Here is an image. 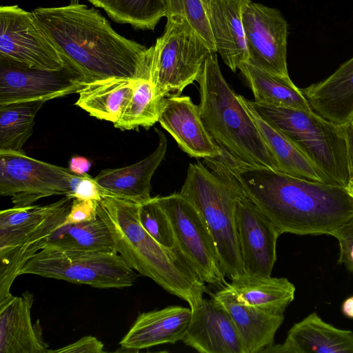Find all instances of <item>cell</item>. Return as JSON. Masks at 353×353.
<instances>
[{
	"mask_svg": "<svg viewBox=\"0 0 353 353\" xmlns=\"http://www.w3.org/2000/svg\"><path fill=\"white\" fill-rule=\"evenodd\" d=\"M0 58L32 68L57 70L66 64L32 12L0 8Z\"/></svg>",
	"mask_w": 353,
	"mask_h": 353,
	"instance_id": "7c38bea8",
	"label": "cell"
},
{
	"mask_svg": "<svg viewBox=\"0 0 353 353\" xmlns=\"http://www.w3.org/2000/svg\"><path fill=\"white\" fill-rule=\"evenodd\" d=\"M165 2L167 19L177 17L185 20L207 43L210 48L216 52L207 10L203 0H165Z\"/></svg>",
	"mask_w": 353,
	"mask_h": 353,
	"instance_id": "d6a6232c",
	"label": "cell"
},
{
	"mask_svg": "<svg viewBox=\"0 0 353 353\" xmlns=\"http://www.w3.org/2000/svg\"><path fill=\"white\" fill-rule=\"evenodd\" d=\"M163 99L157 97L150 78L141 79L129 103L121 117L113 123L114 126L121 130L152 126L159 121Z\"/></svg>",
	"mask_w": 353,
	"mask_h": 353,
	"instance_id": "4dcf8cb0",
	"label": "cell"
},
{
	"mask_svg": "<svg viewBox=\"0 0 353 353\" xmlns=\"http://www.w3.org/2000/svg\"><path fill=\"white\" fill-rule=\"evenodd\" d=\"M141 79L108 78L85 83L76 105L101 119L117 122L129 103Z\"/></svg>",
	"mask_w": 353,
	"mask_h": 353,
	"instance_id": "484cf974",
	"label": "cell"
},
{
	"mask_svg": "<svg viewBox=\"0 0 353 353\" xmlns=\"http://www.w3.org/2000/svg\"><path fill=\"white\" fill-rule=\"evenodd\" d=\"M192 310L183 343L201 353H244L238 332L227 312L211 299Z\"/></svg>",
	"mask_w": 353,
	"mask_h": 353,
	"instance_id": "e0dca14e",
	"label": "cell"
},
{
	"mask_svg": "<svg viewBox=\"0 0 353 353\" xmlns=\"http://www.w3.org/2000/svg\"><path fill=\"white\" fill-rule=\"evenodd\" d=\"M331 235L339 241L338 263L344 265L353 274V218L334 230Z\"/></svg>",
	"mask_w": 353,
	"mask_h": 353,
	"instance_id": "e575fe53",
	"label": "cell"
},
{
	"mask_svg": "<svg viewBox=\"0 0 353 353\" xmlns=\"http://www.w3.org/2000/svg\"><path fill=\"white\" fill-rule=\"evenodd\" d=\"M70 193L66 196L71 199H92L99 201L105 194L88 174H77L71 181Z\"/></svg>",
	"mask_w": 353,
	"mask_h": 353,
	"instance_id": "d590c367",
	"label": "cell"
},
{
	"mask_svg": "<svg viewBox=\"0 0 353 353\" xmlns=\"http://www.w3.org/2000/svg\"><path fill=\"white\" fill-rule=\"evenodd\" d=\"M211 299L230 316L240 336L244 353H258L274 343L284 315L249 305L238 299L226 283Z\"/></svg>",
	"mask_w": 353,
	"mask_h": 353,
	"instance_id": "ac0fdd59",
	"label": "cell"
},
{
	"mask_svg": "<svg viewBox=\"0 0 353 353\" xmlns=\"http://www.w3.org/2000/svg\"><path fill=\"white\" fill-rule=\"evenodd\" d=\"M139 217L143 228L160 244L176 249V241L170 219L157 196L139 204Z\"/></svg>",
	"mask_w": 353,
	"mask_h": 353,
	"instance_id": "836d02e7",
	"label": "cell"
},
{
	"mask_svg": "<svg viewBox=\"0 0 353 353\" xmlns=\"http://www.w3.org/2000/svg\"><path fill=\"white\" fill-rule=\"evenodd\" d=\"M158 145L154 151L143 160L132 165L101 170L94 180L105 195L130 200L138 204L148 201L152 177L163 160L168 148L165 134L155 129Z\"/></svg>",
	"mask_w": 353,
	"mask_h": 353,
	"instance_id": "44dd1931",
	"label": "cell"
},
{
	"mask_svg": "<svg viewBox=\"0 0 353 353\" xmlns=\"http://www.w3.org/2000/svg\"><path fill=\"white\" fill-rule=\"evenodd\" d=\"M227 284L241 301L274 314H283L294 298L295 287L286 278L243 272Z\"/></svg>",
	"mask_w": 353,
	"mask_h": 353,
	"instance_id": "4316f807",
	"label": "cell"
},
{
	"mask_svg": "<svg viewBox=\"0 0 353 353\" xmlns=\"http://www.w3.org/2000/svg\"><path fill=\"white\" fill-rule=\"evenodd\" d=\"M98 201L92 199H72L70 208L61 225L90 221L97 216Z\"/></svg>",
	"mask_w": 353,
	"mask_h": 353,
	"instance_id": "8d00e7d4",
	"label": "cell"
},
{
	"mask_svg": "<svg viewBox=\"0 0 353 353\" xmlns=\"http://www.w3.org/2000/svg\"><path fill=\"white\" fill-rule=\"evenodd\" d=\"M259 103L303 110H312L301 90L290 79L270 73L248 62L239 67Z\"/></svg>",
	"mask_w": 353,
	"mask_h": 353,
	"instance_id": "83f0119b",
	"label": "cell"
},
{
	"mask_svg": "<svg viewBox=\"0 0 353 353\" xmlns=\"http://www.w3.org/2000/svg\"><path fill=\"white\" fill-rule=\"evenodd\" d=\"M77 174L26 155L23 151H0V194L11 196L14 207L33 205L53 195L68 196Z\"/></svg>",
	"mask_w": 353,
	"mask_h": 353,
	"instance_id": "8fae6325",
	"label": "cell"
},
{
	"mask_svg": "<svg viewBox=\"0 0 353 353\" xmlns=\"http://www.w3.org/2000/svg\"><path fill=\"white\" fill-rule=\"evenodd\" d=\"M266 146L274 157L278 170L296 177L332 183L301 150L283 132L259 115L245 101Z\"/></svg>",
	"mask_w": 353,
	"mask_h": 353,
	"instance_id": "d4e9b609",
	"label": "cell"
},
{
	"mask_svg": "<svg viewBox=\"0 0 353 353\" xmlns=\"http://www.w3.org/2000/svg\"><path fill=\"white\" fill-rule=\"evenodd\" d=\"M72 201L65 196L45 205L14 206L0 212V301L12 294L10 288L22 268L61 225Z\"/></svg>",
	"mask_w": 353,
	"mask_h": 353,
	"instance_id": "8992f818",
	"label": "cell"
},
{
	"mask_svg": "<svg viewBox=\"0 0 353 353\" xmlns=\"http://www.w3.org/2000/svg\"><path fill=\"white\" fill-rule=\"evenodd\" d=\"M205 6L207 4L209 0H203Z\"/></svg>",
	"mask_w": 353,
	"mask_h": 353,
	"instance_id": "f6af8a7d",
	"label": "cell"
},
{
	"mask_svg": "<svg viewBox=\"0 0 353 353\" xmlns=\"http://www.w3.org/2000/svg\"><path fill=\"white\" fill-rule=\"evenodd\" d=\"M343 314L350 319H353V296L346 299L342 304Z\"/></svg>",
	"mask_w": 353,
	"mask_h": 353,
	"instance_id": "60d3db41",
	"label": "cell"
},
{
	"mask_svg": "<svg viewBox=\"0 0 353 353\" xmlns=\"http://www.w3.org/2000/svg\"><path fill=\"white\" fill-rule=\"evenodd\" d=\"M236 222L244 272L271 276L281 234L243 194L236 208Z\"/></svg>",
	"mask_w": 353,
	"mask_h": 353,
	"instance_id": "9a60e30c",
	"label": "cell"
},
{
	"mask_svg": "<svg viewBox=\"0 0 353 353\" xmlns=\"http://www.w3.org/2000/svg\"><path fill=\"white\" fill-rule=\"evenodd\" d=\"M38 24L85 83L108 78H150L152 48L116 32L94 8L70 3L38 8Z\"/></svg>",
	"mask_w": 353,
	"mask_h": 353,
	"instance_id": "7a4b0ae2",
	"label": "cell"
},
{
	"mask_svg": "<svg viewBox=\"0 0 353 353\" xmlns=\"http://www.w3.org/2000/svg\"><path fill=\"white\" fill-rule=\"evenodd\" d=\"M96 7L103 8L108 0H88Z\"/></svg>",
	"mask_w": 353,
	"mask_h": 353,
	"instance_id": "b9f144b4",
	"label": "cell"
},
{
	"mask_svg": "<svg viewBox=\"0 0 353 353\" xmlns=\"http://www.w3.org/2000/svg\"><path fill=\"white\" fill-rule=\"evenodd\" d=\"M71 1V3H79V0H70Z\"/></svg>",
	"mask_w": 353,
	"mask_h": 353,
	"instance_id": "ee69618b",
	"label": "cell"
},
{
	"mask_svg": "<svg viewBox=\"0 0 353 353\" xmlns=\"http://www.w3.org/2000/svg\"><path fill=\"white\" fill-rule=\"evenodd\" d=\"M191 316L190 307L180 305L141 312L120 341L121 349L125 352H139L182 341Z\"/></svg>",
	"mask_w": 353,
	"mask_h": 353,
	"instance_id": "ffe728a7",
	"label": "cell"
},
{
	"mask_svg": "<svg viewBox=\"0 0 353 353\" xmlns=\"http://www.w3.org/2000/svg\"><path fill=\"white\" fill-rule=\"evenodd\" d=\"M245 101L287 135L332 183L347 187L350 174L343 125L313 110L259 103L245 98Z\"/></svg>",
	"mask_w": 353,
	"mask_h": 353,
	"instance_id": "5b68a950",
	"label": "cell"
},
{
	"mask_svg": "<svg viewBox=\"0 0 353 353\" xmlns=\"http://www.w3.org/2000/svg\"><path fill=\"white\" fill-rule=\"evenodd\" d=\"M34 295L26 290L0 301V353H46L39 320H31Z\"/></svg>",
	"mask_w": 353,
	"mask_h": 353,
	"instance_id": "d6986e66",
	"label": "cell"
},
{
	"mask_svg": "<svg viewBox=\"0 0 353 353\" xmlns=\"http://www.w3.org/2000/svg\"><path fill=\"white\" fill-rule=\"evenodd\" d=\"M139 208L130 200L105 195L98 201L97 214L108 228L117 253L132 269L193 309L203 299L205 282L176 248L162 245L143 228Z\"/></svg>",
	"mask_w": 353,
	"mask_h": 353,
	"instance_id": "3957f363",
	"label": "cell"
},
{
	"mask_svg": "<svg viewBox=\"0 0 353 353\" xmlns=\"http://www.w3.org/2000/svg\"><path fill=\"white\" fill-rule=\"evenodd\" d=\"M34 274L97 288L132 286L137 275L118 253L46 248L22 268L19 276Z\"/></svg>",
	"mask_w": 353,
	"mask_h": 353,
	"instance_id": "9c48e42d",
	"label": "cell"
},
{
	"mask_svg": "<svg viewBox=\"0 0 353 353\" xmlns=\"http://www.w3.org/2000/svg\"><path fill=\"white\" fill-rule=\"evenodd\" d=\"M301 90L315 112L346 125L353 120V57L327 79Z\"/></svg>",
	"mask_w": 353,
	"mask_h": 353,
	"instance_id": "cb8c5ba5",
	"label": "cell"
},
{
	"mask_svg": "<svg viewBox=\"0 0 353 353\" xmlns=\"http://www.w3.org/2000/svg\"><path fill=\"white\" fill-rule=\"evenodd\" d=\"M250 64L290 79L287 65L288 23L281 12L250 1L242 13Z\"/></svg>",
	"mask_w": 353,
	"mask_h": 353,
	"instance_id": "5bb4252c",
	"label": "cell"
},
{
	"mask_svg": "<svg viewBox=\"0 0 353 353\" xmlns=\"http://www.w3.org/2000/svg\"><path fill=\"white\" fill-rule=\"evenodd\" d=\"M251 0H209L205 8L219 52L232 72L248 62L242 13Z\"/></svg>",
	"mask_w": 353,
	"mask_h": 353,
	"instance_id": "603a6c76",
	"label": "cell"
},
{
	"mask_svg": "<svg viewBox=\"0 0 353 353\" xmlns=\"http://www.w3.org/2000/svg\"><path fill=\"white\" fill-rule=\"evenodd\" d=\"M44 101L0 105V151H22L33 132L34 118Z\"/></svg>",
	"mask_w": 353,
	"mask_h": 353,
	"instance_id": "f546056e",
	"label": "cell"
},
{
	"mask_svg": "<svg viewBox=\"0 0 353 353\" xmlns=\"http://www.w3.org/2000/svg\"><path fill=\"white\" fill-rule=\"evenodd\" d=\"M65 62L62 69L48 70L28 68L0 58V105L46 102L78 93L84 80L70 63Z\"/></svg>",
	"mask_w": 353,
	"mask_h": 353,
	"instance_id": "4fadbf2b",
	"label": "cell"
},
{
	"mask_svg": "<svg viewBox=\"0 0 353 353\" xmlns=\"http://www.w3.org/2000/svg\"><path fill=\"white\" fill-rule=\"evenodd\" d=\"M150 79L157 97L180 95L197 81L212 51L184 19L168 18L165 30L152 46Z\"/></svg>",
	"mask_w": 353,
	"mask_h": 353,
	"instance_id": "ba28073f",
	"label": "cell"
},
{
	"mask_svg": "<svg viewBox=\"0 0 353 353\" xmlns=\"http://www.w3.org/2000/svg\"><path fill=\"white\" fill-rule=\"evenodd\" d=\"M46 248L117 253L108 228L99 216L90 221L61 225L50 236Z\"/></svg>",
	"mask_w": 353,
	"mask_h": 353,
	"instance_id": "f1b7e54d",
	"label": "cell"
},
{
	"mask_svg": "<svg viewBox=\"0 0 353 353\" xmlns=\"http://www.w3.org/2000/svg\"><path fill=\"white\" fill-rule=\"evenodd\" d=\"M204 162L248 199L280 234L331 235L353 218V196L341 185L248 164L221 150Z\"/></svg>",
	"mask_w": 353,
	"mask_h": 353,
	"instance_id": "6da1fadb",
	"label": "cell"
},
{
	"mask_svg": "<svg viewBox=\"0 0 353 353\" xmlns=\"http://www.w3.org/2000/svg\"><path fill=\"white\" fill-rule=\"evenodd\" d=\"M180 193L192 202L207 223L225 276L232 280L242 274L236 222L242 193L199 161L189 164Z\"/></svg>",
	"mask_w": 353,
	"mask_h": 353,
	"instance_id": "52a82bcc",
	"label": "cell"
},
{
	"mask_svg": "<svg viewBox=\"0 0 353 353\" xmlns=\"http://www.w3.org/2000/svg\"><path fill=\"white\" fill-rule=\"evenodd\" d=\"M262 352L353 353V332L336 328L313 312L291 327L283 343Z\"/></svg>",
	"mask_w": 353,
	"mask_h": 353,
	"instance_id": "7402d4cb",
	"label": "cell"
},
{
	"mask_svg": "<svg viewBox=\"0 0 353 353\" xmlns=\"http://www.w3.org/2000/svg\"><path fill=\"white\" fill-rule=\"evenodd\" d=\"M91 167V162L83 157H74L69 162V169L78 174H87Z\"/></svg>",
	"mask_w": 353,
	"mask_h": 353,
	"instance_id": "ab89813d",
	"label": "cell"
},
{
	"mask_svg": "<svg viewBox=\"0 0 353 353\" xmlns=\"http://www.w3.org/2000/svg\"><path fill=\"white\" fill-rule=\"evenodd\" d=\"M103 9L114 21L141 30H154L166 17L165 0H108Z\"/></svg>",
	"mask_w": 353,
	"mask_h": 353,
	"instance_id": "1f68e13d",
	"label": "cell"
},
{
	"mask_svg": "<svg viewBox=\"0 0 353 353\" xmlns=\"http://www.w3.org/2000/svg\"><path fill=\"white\" fill-rule=\"evenodd\" d=\"M346 189L347 190L348 192L353 196V180L350 181V183Z\"/></svg>",
	"mask_w": 353,
	"mask_h": 353,
	"instance_id": "7bdbcfd3",
	"label": "cell"
},
{
	"mask_svg": "<svg viewBox=\"0 0 353 353\" xmlns=\"http://www.w3.org/2000/svg\"><path fill=\"white\" fill-rule=\"evenodd\" d=\"M346 139L350 180H353V120L343 125Z\"/></svg>",
	"mask_w": 353,
	"mask_h": 353,
	"instance_id": "f35d334b",
	"label": "cell"
},
{
	"mask_svg": "<svg viewBox=\"0 0 353 353\" xmlns=\"http://www.w3.org/2000/svg\"><path fill=\"white\" fill-rule=\"evenodd\" d=\"M158 121L190 156L205 159L221 154L201 121L198 105L190 97H164Z\"/></svg>",
	"mask_w": 353,
	"mask_h": 353,
	"instance_id": "2e32d148",
	"label": "cell"
},
{
	"mask_svg": "<svg viewBox=\"0 0 353 353\" xmlns=\"http://www.w3.org/2000/svg\"><path fill=\"white\" fill-rule=\"evenodd\" d=\"M157 198L170 219L176 248L192 269L205 283L226 284L214 240L198 209L180 192Z\"/></svg>",
	"mask_w": 353,
	"mask_h": 353,
	"instance_id": "30bf717a",
	"label": "cell"
},
{
	"mask_svg": "<svg viewBox=\"0 0 353 353\" xmlns=\"http://www.w3.org/2000/svg\"><path fill=\"white\" fill-rule=\"evenodd\" d=\"M197 81L200 117L220 150L239 161L278 170L241 95L225 80L216 52L207 57Z\"/></svg>",
	"mask_w": 353,
	"mask_h": 353,
	"instance_id": "277c9868",
	"label": "cell"
},
{
	"mask_svg": "<svg viewBox=\"0 0 353 353\" xmlns=\"http://www.w3.org/2000/svg\"><path fill=\"white\" fill-rule=\"evenodd\" d=\"M103 352L104 345L103 343L92 336H85L61 348L48 350V352L54 353H100Z\"/></svg>",
	"mask_w": 353,
	"mask_h": 353,
	"instance_id": "74e56055",
	"label": "cell"
}]
</instances>
